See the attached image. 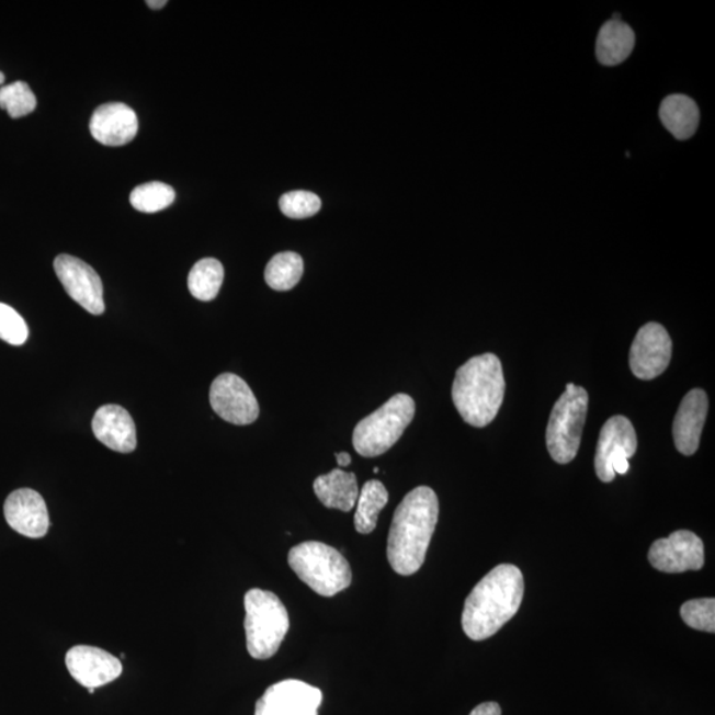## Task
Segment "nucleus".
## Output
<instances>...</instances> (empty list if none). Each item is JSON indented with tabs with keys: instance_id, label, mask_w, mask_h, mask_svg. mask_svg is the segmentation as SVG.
Wrapping results in <instances>:
<instances>
[{
	"instance_id": "1",
	"label": "nucleus",
	"mask_w": 715,
	"mask_h": 715,
	"mask_svg": "<svg viewBox=\"0 0 715 715\" xmlns=\"http://www.w3.org/2000/svg\"><path fill=\"white\" fill-rule=\"evenodd\" d=\"M439 520L435 491L419 487L395 510L387 542V558L399 576H412L423 566Z\"/></svg>"
},
{
	"instance_id": "2",
	"label": "nucleus",
	"mask_w": 715,
	"mask_h": 715,
	"mask_svg": "<svg viewBox=\"0 0 715 715\" xmlns=\"http://www.w3.org/2000/svg\"><path fill=\"white\" fill-rule=\"evenodd\" d=\"M525 582L519 567L500 565L477 583L465 600L463 629L472 640L497 634L519 612Z\"/></svg>"
},
{
	"instance_id": "3",
	"label": "nucleus",
	"mask_w": 715,
	"mask_h": 715,
	"mask_svg": "<svg viewBox=\"0 0 715 715\" xmlns=\"http://www.w3.org/2000/svg\"><path fill=\"white\" fill-rule=\"evenodd\" d=\"M501 361L495 354L470 358L456 372L452 399L465 423L483 428L495 420L506 397Z\"/></svg>"
},
{
	"instance_id": "4",
	"label": "nucleus",
	"mask_w": 715,
	"mask_h": 715,
	"mask_svg": "<svg viewBox=\"0 0 715 715\" xmlns=\"http://www.w3.org/2000/svg\"><path fill=\"white\" fill-rule=\"evenodd\" d=\"M245 606L248 654L257 660L271 659L288 634V611L273 592L259 589L246 593Z\"/></svg>"
},
{
	"instance_id": "5",
	"label": "nucleus",
	"mask_w": 715,
	"mask_h": 715,
	"mask_svg": "<svg viewBox=\"0 0 715 715\" xmlns=\"http://www.w3.org/2000/svg\"><path fill=\"white\" fill-rule=\"evenodd\" d=\"M290 566L318 595L331 598L347 590L353 579L347 558L321 542H304L292 548Z\"/></svg>"
},
{
	"instance_id": "6",
	"label": "nucleus",
	"mask_w": 715,
	"mask_h": 715,
	"mask_svg": "<svg viewBox=\"0 0 715 715\" xmlns=\"http://www.w3.org/2000/svg\"><path fill=\"white\" fill-rule=\"evenodd\" d=\"M415 417V401L407 394H397L378 410L356 424L353 445L363 457L383 455L397 444Z\"/></svg>"
},
{
	"instance_id": "7",
	"label": "nucleus",
	"mask_w": 715,
	"mask_h": 715,
	"mask_svg": "<svg viewBox=\"0 0 715 715\" xmlns=\"http://www.w3.org/2000/svg\"><path fill=\"white\" fill-rule=\"evenodd\" d=\"M587 410L589 394L583 387L568 383L565 394L553 408L546 431L547 450L555 463L568 464L577 457Z\"/></svg>"
},
{
	"instance_id": "8",
	"label": "nucleus",
	"mask_w": 715,
	"mask_h": 715,
	"mask_svg": "<svg viewBox=\"0 0 715 715\" xmlns=\"http://www.w3.org/2000/svg\"><path fill=\"white\" fill-rule=\"evenodd\" d=\"M637 451V436L631 421L617 415L605 421L600 431L595 470L600 481H614L616 475L629 470L628 458Z\"/></svg>"
},
{
	"instance_id": "9",
	"label": "nucleus",
	"mask_w": 715,
	"mask_h": 715,
	"mask_svg": "<svg viewBox=\"0 0 715 715\" xmlns=\"http://www.w3.org/2000/svg\"><path fill=\"white\" fill-rule=\"evenodd\" d=\"M673 343L662 325L649 322L637 331L629 351V366L636 378L652 381L672 360Z\"/></svg>"
},
{
	"instance_id": "10",
	"label": "nucleus",
	"mask_w": 715,
	"mask_h": 715,
	"mask_svg": "<svg viewBox=\"0 0 715 715\" xmlns=\"http://www.w3.org/2000/svg\"><path fill=\"white\" fill-rule=\"evenodd\" d=\"M209 404L223 420L236 425L254 423L260 407L247 383L235 374H222L209 389Z\"/></svg>"
},
{
	"instance_id": "11",
	"label": "nucleus",
	"mask_w": 715,
	"mask_h": 715,
	"mask_svg": "<svg viewBox=\"0 0 715 715\" xmlns=\"http://www.w3.org/2000/svg\"><path fill=\"white\" fill-rule=\"evenodd\" d=\"M54 266L56 276L73 302L94 316L105 311L102 281L91 265L70 254H60Z\"/></svg>"
},
{
	"instance_id": "12",
	"label": "nucleus",
	"mask_w": 715,
	"mask_h": 715,
	"mask_svg": "<svg viewBox=\"0 0 715 715\" xmlns=\"http://www.w3.org/2000/svg\"><path fill=\"white\" fill-rule=\"evenodd\" d=\"M648 559L661 572L699 571L705 565L704 544L693 532L679 530L668 538L657 540L650 546Z\"/></svg>"
},
{
	"instance_id": "13",
	"label": "nucleus",
	"mask_w": 715,
	"mask_h": 715,
	"mask_svg": "<svg viewBox=\"0 0 715 715\" xmlns=\"http://www.w3.org/2000/svg\"><path fill=\"white\" fill-rule=\"evenodd\" d=\"M319 689L298 680H285L266 689L254 715H318Z\"/></svg>"
},
{
	"instance_id": "14",
	"label": "nucleus",
	"mask_w": 715,
	"mask_h": 715,
	"mask_svg": "<svg viewBox=\"0 0 715 715\" xmlns=\"http://www.w3.org/2000/svg\"><path fill=\"white\" fill-rule=\"evenodd\" d=\"M66 666L80 685L98 689L111 684L123 674V663L106 650L89 646H76L68 650Z\"/></svg>"
},
{
	"instance_id": "15",
	"label": "nucleus",
	"mask_w": 715,
	"mask_h": 715,
	"mask_svg": "<svg viewBox=\"0 0 715 715\" xmlns=\"http://www.w3.org/2000/svg\"><path fill=\"white\" fill-rule=\"evenodd\" d=\"M10 527L27 538L39 540L48 533L49 514L44 498L29 488L12 491L4 502Z\"/></svg>"
},
{
	"instance_id": "16",
	"label": "nucleus",
	"mask_w": 715,
	"mask_h": 715,
	"mask_svg": "<svg viewBox=\"0 0 715 715\" xmlns=\"http://www.w3.org/2000/svg\"><path fill=\"white\" fill-rule=\"evenodd\" d=\"M89 130L101 145L124 146L137 136V114L121 102L101 105L93 113Z\"/></svg>"
},
{
	"instance_id": "17",
	"label": "nucleus",
	"mask_w": 715,
	"mask_h": 715,
	"mask_svg": "<svg viewBox=\"0 0 715 715\" xmlns=\"http://www.w3.org/2000/svg\"><path fill=\"white\" fill-rule=\"evenodd\" d=\"M707 410L708 400L704 389L694 388L682 399L673 423L676 449L682 455L692 456L697 452Z\"/></svg>"
},
{
	"instance_id": "18",
	"label": "nucleus",
	"mask_w": 715,
	"mask_h": 715,
	"mask_svg": "<svg viewBox=\"0 0 715 715\" xmlns=\"http://www.w3.org/2000/svg\"><path fill=\"white\" fill-rule=\"evenodd\" d=\"M94 436L107 449L130 453L137 449L136 424L124 407L107 405L99 408L92 421Z\"/></svg>"
},
{
	"instance_id": "19",
	"label": "nucleus",
	"mask_w": 715,
	"mask_h": 715,
	"mask_svg": "<svg viewBox=\"0 0 715 715\" xmlns=\"http://www.w3.org/2000/svg\"><path fill=\"white\" fill-rule=\"evenodd\" d=\"M313 489L318 500L330 509L350 512L356 506L360 489L353 472L331 470L328 475L316 478Z\"/></svg>"
},
{
	"instance_id": "20",
	"label": "nucleus",
	"mask_w": 715,
	"mask_h": 715,
	"mask_svg": "<svg viewBox=\"0 0 715 715\" xmlns=\"http://www.w3.org/2000/svg\"><path fill=\"white\" fill-rule=\"evenodd\" d=\"M635 32L622 21H610L600 29L597 57L603 66L614 67L627 60L635 48Z\"/></svg>"
},
{
	"instance_id": "21",
	"label": "nucleus",
	"mask_w": 715,
	"mask_h": 715,
	"mask_svg": "<svg viewBox=\"0 0 715 715\" xmlns=\"http://www.w3.org/2000/svg\"><path fill=\"white\" fill-rule=\"evenodd\" d=\"M660 118L674 138L685 140L699 129L700 110L688 95L672 94L661 102Z\"/></svg>"
},
{
	"instance_id": "22",
	"label": "nucleus",
	"mask_w": 715,
	"mask_h": 715,
	"mask_svg": "<svg viewBox=\"0 0 715 715\" xmlns=\"http://www.w3.org/2000/svg\"><path fill=\"white\" fill-rule=\"evenodd\" d=\"M388 491L381 481L370 480L361 490L356 500V512L354 517L358 533L370 534L374 532L379 513L387 506Z\"/></svg>"
},
{
	"instance_id": "23",
	"label": "nucleus",
	"mask_w": 715,
	"mask_h": 715,
	"mask_svg": "<svg viewBox=\"0 0 715 715\" xmlns=\"http://www.w3.org/2000/svg\"><path fill=\"white\" fill-rule=\"evenodd\" d=\"M225 280V268L219 260L202 259L189 274V291L200 302H213Z\"/></svg>"
},
{
	"instance_id": "24",
	"label": "nucleus",
	"mask_w": 715,
	"mask_h": 715,
	"mask_svg": "<svg viewBox=\"0 0 715 715\" xmlns=\"http://www.w3.org/2000/svg\"><path fill=\"white\" fill-rule=\"evenodd\" d=\"M304 273V261L298 253L281 252L265 268V281L272 290L286 292L295 288Z\"/></svg>"
},
{
	"instance_id": "25",
	"label": "nucleus",
	"mask_w": 715,
	"mask_h": 715,
	"mask_svg": "<svg viewBox=\"0 0 715 715\" xmlns=\"http://www.w3.org/2000/svg\"><path fill=\"white\" fill-rule=\"evenodd\" d=\"M174 201V189L162 182L140 184L130 194L132 206L145 214L159 213L171 206Z\"/></svg>"
},
{
	"instance_id": "26",
	"label": "nucleus",
	"mask_w": 715,
	"mask_h": 715,
	"mask_svg": "<svg viewBox=\"0 0 715 715\" xmlns=\"http://www.w3.org/2000/svg\"><path fill=\"white\" fill-rule=\"evenodd\" d=\"M37 101L27 82L16 81L0 89V107L11 118H22L35 111Z\"/></svg>"
},
{
	"instance_id": "27",
	"label": "nucleus",
	"mask_w": 715,
	"mask_h": 715,
	"mask_svg": "<svg viewBox=\"0 0 715 715\" xmlns=\"http://www.w3.org/2000/svg\"><path fill=\"white\" fill-rule=\"evenodd\" d=\"M680 614L688 627L714 634L715 600L713 598L689 600L682 604Z\"/></svg>"
},
{
	"instance_id": "28",
	"label": "nucleus",
	"mask_w": 715,
	"mask_h": 715,
	"mask_svg": "<svg viewBox=\"0 0 715 715\" xmlns=\"http://www.w3.org/2000/svg\"><path fill=\"white\" fill-rule=\"evenodd\" d=\"M321 200L309 191H292L281 196L280 209L291 219H306L315 216L321 209Z\"/></svg>"
},
{
	"instance_id": "29",
	"label": "nucleus",
	"mask_w": 715,
	"mask_h": 715,
	"mask_svg": "<svg viewBox=\"0 0 715 715\" xmlns=\"http://www.w3.org/2000/svg\"><path fill=\"white\" fill-rule=\"evenodd\" d=\"M29 327L23 317L11 306L0 303V340L22 347L29 340Z\"/></svg>"
},
{
	"instance_id": "30",
	"label": "nucleus",
	"mask_w": 715,
	"mask_h": 715,
	"mask_svg": "<svg viewBox=\"0 0 715 715\" xmlns=\"http://www.w3.org/2000/svg\"><path fill=\"white\" fill-rule=\"evenodd\" d=\"M469 715H501V706L497 702H484L476 706Z\"/></svg>"
},
{
	"instance_id": "31",
	"label": "nucleus",
	"mask_w": 715,
	"mask_h": 715,
	"mask_svg": "<svg viewBox=\"0 0 715 715\" xmlns=\"http://www.w3.org/2000/svg\"><path fill=\"white\" fill-rule=\"evenodd\" d=\"M337 462L340 464V467H349L351 463V457L348 452L336 453Z\"/></svg>"
},
{
	"instance_id": "32",
	"label": "nucleus",
	"mask_w": 715,
	"mask_h": 715,
	"mask_svg": "<svg viewBox=\"0 0 715 715\" xmlns=\"http://www.w3.org/2000/svg\"><path fill=\"white\" fill-rule=\"evenodd\" d=\"M146 4H148L152 10H161L166 4H168V2H166V0H148Z\"/></svg>"
},
{
	"instance_id": "33",
	"label": "nucleus",
	"mask_w": 715,
	"mask_h": 715,
	"mask_svg": "<svg viewBox=\"0 0 715 715\" xmlns=\"http://www.w3.org/2000/svg\"><path fill=\"white\" fill-rule=\"evenodd\" d=\"M4 80H5L4 75L0 72V86L4 84Z\"/></svg>"
}]
</instances>
